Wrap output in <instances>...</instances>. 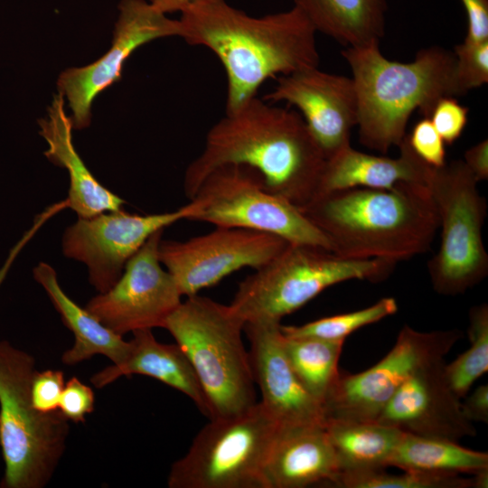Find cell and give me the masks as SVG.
<instances>
[{"mask_svg":"<svg viewBox=\"0 0 488 488\" xmlns=\"http://www.w3.org/2000/svg\"><path fill=\"white\" fill-rule=\"evenodd\" d=\"M326 159L299 113L257 96L208 131L202 153L183 178L190 200L215 168L241 164L255 170L265 187L299 210L317 194Z\"/></svg>","mask_w":488,"mask_h":488,"instance_id":"6da1fadb","label":"cell"},{"mask_svg":"<svg viewBox=\"0 0 488 488\" xmlns=\"http://www.w3.org/2000/svg\"><path fill=\"white\" fill-rule=\"evenodd\" d=\"M181 13V37L210 49L225 69L226 111L256 97L268 78L318 67L316 31L296 6L253 17L225 0H199Z\"/></svg>","mask_w":488,"mask_h":488,"instance_id":"7a4b0ae2","label":"cell"},{"mask_svg":"<svg viewBox=\"0 0 488 488\" xmlns=\"http://www.w3.org/2000/svg\"><path fill=\"white\" fill-rule=\"evenodd\" d=\"M301 211L350 259L395 262L426 253L438 230L432 195L424 183L348 188L318 194Z\"/></svg>","mask_w":488,"mask_h":488,"instance_id":"3957f363","label":"cell"},{"mask_svg":"<svg viewBox=\"0 0 488 488\" xmlns=\"http://www.w3.org/2000/svg\"><path fill=\"white\" fill-rule=\"evenodd\" d=\"M342 54L357 93L359 141L382 154L401 143L416 109L429 117L440 99L465 95L455 56L441 47L422 49L408 63L386 59L379 42L347 47Z\"/></svg>","mask_w":488,"mask_h":488,"instance_id":"277c9868","label":"cell"},{"mask_svg":"<svg viewBox=\"0 0 488 488\" xmlns=\"http://www.w3.org/2000/svg\"><path fill=\"white\" fill-rule=\"evenodd\" d=\"M244 325L230 305L197 294L182 301L163 326L195 371L209 419L240 414L258 402Z\"/></svg>","mask_w":488,"mask_h":488,"instance_id":"5b68a950","label":"cell"},{"mask_svg":"<svg viewBox=\"0 0 488 488\" xmlns=\"http://www.w3.org/2000/svg\"><path fill=\"white\" fill-rule=\"evenodd\" d=\"M397 262L350 259L317 246L288 244L245 277L230 305L244 323L278 322L324 289L349 280L382 281Z\"/></svg>","mask_w":488,"mask_h":488,"instance_id":"8992f818","label":"cell"},{"mask_svg":"<svg viewBox=\"0 0 488 488\" xmlns=\"http://www.w3.org/2000/svg\"><path fill=\"white\" fill-rule=\"evenodd\" d=\"M34 358L0 342V446L2 488H42L52 478L65 449L68 420L59 411L42 413L32 402Z\"/></svg>","mask_w":488,"mask_h":488,"instance_id":"52a82bcc","label":"cell"},{"mask_svg":"<svg viewBox=\"0 0 488 488\" xmlns=\"http://www.w3.org/2000/svg\"><path fill=\"white\" fill-rule=\"evenodd\" d=\"M477 183L463 160L431 167L426 182L441 228L439 248L427 271L433 289L442 296L464 294L488 274L482 234L487 205Z\"/></svg>","mask_w":488,"mask_h":488,"instance_id":"ba28073f","label":"cell"},{"mask_svg":"<svg viewBox=\"0 0 488 488\" xmlns=\"http://www.w3.org/2000/svg\"><path fill=\"white\" fill-rule=\"evenodd\" d=\"M279 427L259 401L240 414L210 419L172 465L168 487L263 488V466Z\"/></svg>","mask_w":488,"mask_h":488,"instance_id":"9c48e42d","label":"cell"},{"mask_svg":"<svg viewBox=\"0 0 488 488\" xmlns=\"http://www.w3.org/2000/svg\"><path fill=\"white\" fill-rule=\"evenodd\" d=\"M190 200L198 205L190 221L265 232L290 244L332 250L327 237L301 210L270 192L259 174L249 166L225 164L215 168Z\"/></svg>","mask_w":488,"mask_h":488,"instance_id":"30bf717a","label":"cell"},{"mask_svg":"<svg viewBox=\"0 0 488 488\" xmlns=\"http://www.w3.org/2000/svg\"><path fill=\"white\" fill-rule=\"evenodd\" d=\"M459 330L421 332L405 324L391 350L375 365L343 375L323 402L325 420L375 421L399 388L420 366L445 356Z\"/></svg>","mask_w":488,"mask_h":488,"instance_id":"8fae6325","label":"cell"},{"mask_svg":"<svg viewBox=\"0 0 488 488\" xmlns=\"http://www.w3.org/2000/svg\"><path fill=\"white\" fill-rule=\"evenodd\" d=\"M193 200L169 212L138 215L123 210L78 218L63 233V254L84 263L89 283L99 293L108 290L120 277L127 262L156 231L197 211Z\"/></svg>","mask_w":488,"mask_h":488,"instance_id":"7c38bea8","label":"cell"},{"mask_svg":"<svg viewBox=\"0 0 488 488\" xmlns=\"http://www.w3.org/2000/svg\"><path fill=\"white\" fill-rule=\"evenodd\" d=\"M288 244L265 232L215 227L209 233L184 241L161 240L158 255L182 295L188 297L240 268L262 267Z\"/></svg>","mask_w":488,"mask_h":488,"instance_id":"4fadbf2b","label":"cell"},{"mask_svg":"<svg viewBox=\"0 0 488 488\" xmlns=\"http://www.w3.org/2000/svg\"><path fill=\"white\" fill-rule=\"evenodd\" d=\"M164 230L154 233L127 262L117 281L86 309L117 334L162 327L182 303L173 276L163 268L158 249Z\"/></svg>","mask_w":488,"mask_h":488,"instance_id":"5bb4252c","label":"cell"},{"mask_svg":"<svg viewBox=\"0 0 488 488\" xmlns=\"http://www.w3.org/2000/svg\"><path fill=\"white\" fill-rule=\"evenodd\" d=\"M110 49L82 68H70L57 80L58 92L66 97L73 128L90 124L93 100L120 80L125 61L139 47L162 37L180 36L179 20L168 18L145 0H121Z\"/></svg>","mask_w":488,"mask_h":488,"instance_id":"9a60e30c","label":"cell"},{"mask_svg":"<svg viewBox=\"0 0 488 488\" xmlns=\"http://www.w3.org/2000/svg\"><path fill=\"white\" fill-rule=\"evenodd\" d=\"M264 99L296 107L326 160L350 145L352 128L358 124L352 79L318 67L282 75Z\"/></svg>","mask_w":488,"mask_h":488,"instance_id":"2e32d148","label":"cell"},{"mask_svg":"<svg viewBox=\"0 0 488 488\" xmlns=\"http://www.w3.org/2000/svg\"><path fill=\"white\" fill-rule=\"evenodd\" d=\"M445 358L416 370L375 420L416 436L458 442L476 435L445 374Z\"/></svg>","mask_w":488,"mask_h":488,"instance_id":"e0dca14e","label":"cell"},{"mask_svg":"<svg viewBox=\"0 0 488 488\" xmlns=\"http://www.w3.org/2000/svg\"><path fill=\"white\" fill-rule=\"evenodd\" d=\"M281 323H246L249 360L259 401L280 427L324 425V409L304 387L283 349Z\"/></svg>","mask_w":488,"mask_h":488,"instance_id":"ac0fdd59","label":"cell"},{"mask_svg":"<svg viewBox=\"0 0 488 488\" xmlns=\"http://www.w3.org/2000/svg\"><path fill=\"white\" fill-rule=\"evenodd\" d=\"M340 473L324 425L279 427L262 470L263 488L332 484Z\"/></svg>","mask_w":488,"mask_h":488,"instance_id":"d6986e66","label":"cell"},{"mask_svg":"<svg viewBox=\"0 0 488 488\" xmlns=\"http://www.w3.org/2000/svg\"><path fill=\"white\" fill-rule=\"evenodd\" d=\"M39 126L40 135L48 145L45 156L69 173L68 208L75 211L78 218L122 210L125 201L103 186L77 153L72 141V119L65 112L61 93L54 95L48 108V117L40 119Z\"/></svg>","mask_w":488,"mask_h":488,"instance_id":"ffe728a7","label":"cell"},{"mask_svg":"<svg viewBox=\"0 0 488 488\" xmlns=\"http://www.w3.org/2000/svg\"><path fill=\"white\" fill-rule=\"evenodd\" d=\"M126 358L118 364H112L90 378L99 389L104 388L118 378L139 374L154 378L182 392L208 417V404L195 371L183 349L177 344L159 343L151 329L132 333Z\"/></svg>","mask_w":488,"mask_h":488,"instance_id":"44dd1931","label":"cell"},{"mask_svg":"<svg viewBox=\"0 0 488 488\" xmlns=\"http://www.w3.org/2000/svg\"><path fill=\"white\" fill-rule=\"evenodd\" d=\"M398 146L397 158L369 155L351 145L343 147L326 160L318 194L356 187L391 188L400 182L426 184L432 166L415 154L407 135Z\"/></svg>","mask_w":488,"mask_h":488,"instance_id":"7402d4cb","label":"cell"},{"mask_svg":"<svg viewBox=\"0 0 488 488\" xmlns=\"http://www.w3.org/2000/svg\"><path fill=\"white\" fill-rule=\"evenodd\" d=\"M33 274L60 314L63 324L74 335V344L61 356L64 364L74 365L97 354L108 357L113 364H118L126 358L129 341H125L122 335L105 326L86 308L70 299L61 287L52 267L40 262Z\"/></svg>","mask_w":488,"mask_h":488,"instance_id":"603a6c76","label":"cell"},{"mask_svg":"<svg viewBox=\"0 0 488 488\" xmlns=\"http://www.w3.org/2000/svg\"><path fill=\"white\" fill-rule=\"evenodd\" d=\"M319 31L347 47L380 42L384 34L386 0H295Z\"/></svg>","mask_w":488,"mask_h":488,"instance_id":"cb8c5ba5","label":"cell"},{"mask_svg":"<svg viewBox=\"0 0 488 488\" xmlns=\"http://www.w3.org/2000/svg\"><path fill=\"white\" fill-rule=\"evenodd\" d=\"M324 427L340 473L386 468L403 435L377 421L325 420Z\"/></svg>","mask_w":488,"mask_h":488,"instance_id":"d4e9b609","label":"cell"},{"mask_svg":"<svg viewBox=\"0 0 488 488\" xmlns=\"http://www.w3.org/2000/svg\"><path fill=\"white\" fill-rule=\"evenodd\" d=\"M388 466L403 471L474 474L488 468V454L464 447L458 442L403 432Z\"/></svg>","mask_w":488,"mask_h":488,"instance_id":"484cf974","label":"cell"},{"mask_svg":"<svg viewBox=\"0 0 488 488\" xmlns=\"http://www.w3.org/2000/svg\"><path fill=\"white\" fill-rule=\"evenodd\" d=\"M343 343L344 341L293 337L282 333L283 349L293 371L322 407L340 375L338 363Z\"/></svg>","mask_w":488,"mask_h":488,"instance_id":"4316f807","label":"cell"},{"mask_svg":"<svg viewBox=\"0 0 488 488\" xmlns=\"http://www.w3.org/2000/svg\"><path fill=\"white\" fill-rule=\"evenodd\" d=\"M467 329L470 347L449 364H445L446 378L453 391L465 398L472 385L488 371V305L469 310Z\"/></svg>","mask_w":488,"mask_h":488,"instance_id":"83f0119b","label":"cell"},{"mask_svg":"<svg viewBox=\"0 0 488 488\" xmlns=\"http://www.w3.org/2000/svg\"><path fill=\"white\" fill-rule=\"evenodd\" d=\"M385 468L340 473L332 483L339 488H473L472 477L460 474L404 471L389 474Z\"/></svg>","mask_w":488,"mask_h":488,"instance_id":"f1b7e54d","label":"cell"},{"mask_svg":"<svg viewBox=\"0 0 488 488\" xmlns=\"http://www.w3.org/2000/svg\"><path fill=\"white\" fill-rule=\"evenodd\" d=\"M398 309V303L393 297H384L360 310L323 317L301 325L281 324L280 328L286 336L345 341L351 333L396 314Z\"/></svg>","mask_w":488,"mask_h":488,"instance_id":"f546056e","label":"cell"},{"mask_svg":"<svg viewBox=\"0 0 488 488\" xmlns=\"http://www.w3.org/2000/svg\"><path fill=\"white\" fill-rule=\"evenodd\" d=\"M455 72L460 89L469 90L488 82V40H465L455 47Z\"/></svg>","mask_w":488,"mask_h":488,"instance_id":"4dcf8cb0","label":"cell"},{"mask_svg":"<svg viewBox=\"0 0 488 488\" xmlns=\"http://www.w3.org/2000/svg\"><path fill=\"white\" fill-rule=\"evenodd\" d=\"M467 115L468 108L460 105L455 97H445L436 103L428 118L445 144L451 145L462 135Z\"/></svg>","mask_w":488,"mask_h":488,"instance_id":"1f68e13d","label":"cell"},{"mask_svg":"<svg viewBox=\"0 0 488 488\" xmlns=\"http://www.w3.org/2000/svg\"><path fill=\"white\" fill-rule=\"evenodd\" d=\"M407 138L415 154L428 165L437 168L446 164L445 142L428 117L418 121Z\"/></svg>","mask_w":488,"mask_h":488,"instance_id":"d6a6232c","label":"cell"},{"mask_svg":"<svg viewBox=\"0 0 488 488\" xmlns=\"http://www.w3.org/2000/svg\"><path fill=\"white\" fill-rule=\"evenodd\" d=\"M64 386L63 371L51 369L42 371H36L30 386L33 407L42 413L58 410Z\"/></svg>","mask_w":488,"mask_h":488,"instance_id":"836d02e7","label":"cell"},{"mask_svg":"<svg viewBox=\"0 0 488 488\" xmlns=\"http://www.w3.org/2000/svg\"><path fill=\"white\" fill-rule=\"evenodd\" d=\"M94 404L92 389L77 377H72L65 383L58 410L68 421L84 422L86 416L94 410Z\"/></svg>","mask_w":488,"mask_h":488,"instance_id":"e575fe53","label":"cell"},{"mask_svg":"<svg viewBox=\"0 0 488 488\" xmlns=\"http://www.w3.org/2000/svg\"><path fill=\"white\" fill-rule=\"evenodd\" d=\"M466 11L468 30L465 40H488V0H461Z\"/></svg>","mask_w":488,"mask_h":488,"instance_id":"d590c367","label":"cell"},{"mask_svg":"<svg viewBox=\"0 0 488 488\" xmlns=\"http://www.w3.org/2000/svg\"><path fill=\"white\" fill-rule=\"evenodd\" d=\"M462 410L471 422H488V385L477 387L464 401Z\"/></svg>","mask_w":488,"mask_h":488,"instance_id":"8d00e7d4","label":"cell"},{"mask_svg":"<svg viewBox=\"0 0 488 488\" xmlns=\"http://www.w3.org/2000/svg\"><path fill=\"white\" fill-rule=\"evenodd\" d=\"M464 163L475 179H488V141L484 139L467 149L464 155Z\"/></svg>","mask_w":488,"mask_h":488,"instance_id":"74e56055","label":"cell"},{"mask_svg":"<svg viewBox=\"0 0 488 488\" xmlns=\"http://www.w3.org/2000/svg\"><path fill=\"white\" fill-rule=\"evenodd\" d=\"M42 226V221L36 219L33 227L28 230L20 240L10 250L9 256L5 259V264L0 268V286L3 284L8 270L10 269L14 258L17 257L21 249L26 245V243L33 237L36 231Z\"/></svg>","mask_w":488,"mask_h":488,"instance_id":"f35d334b","label":"cell"},{"mask_svg":"<svg viewBox=\"0 0 488 488\" xmlns=\"http://www.w3.org/2000/svg\"><path fill=\"white\" fill-rule=\"evenodd\" d=\"M199 0H148L157 10L164 14L182 12L191 4Z\"/></svg>","mask_w":488,"mask_h":488,"instance_id":"ab89813d","label":"cell"},{"mask_svg":"<svg viewBox=\"0 0 488 488\" xmlns=\"http://www.w3.org/2000/svg\"><path fill=\"white\" fill-rule=\"evenodd\" d=\"M473 488L488 487V468L482 469L473 474Z\"/></svg>","mask_w":488,"mask_h":488,"instance_id":"60d3db41","label":"cell"}]
</instances>
